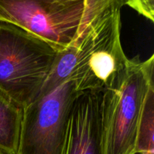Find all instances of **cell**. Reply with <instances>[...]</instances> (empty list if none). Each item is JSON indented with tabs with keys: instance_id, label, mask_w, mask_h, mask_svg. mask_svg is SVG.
Wrapping results in <instances>:
<instances>
[{
	"instance_id": "obj_7",
	"label": "cell",
	"mask_w": 154,
	"mask_h": 154,
	"mask_svg": "<svg viewBox=\"0 0 154 154\" xmlns=\"http://www.w3.org/2000/svg\"><path fill=\"white\" fill-rule=\"evenodd\" d=\"M23 108L0 93V153L17 154Z\"/></svg>"
},
{
	"instance_id": "obj_1",
	"label": "cell",
	"mask_w": 154,
	"mask_h": 154,
	"mask_svg": "<svg viewBox=\"0 0 154 154\" xmlns=\"http://www.w3.org/2000/svg\"><path fill=\"white\" fill-rule=\"evenodd\" d=\"M125 5V0H114L58 53L55 66L79 93L103 91L124 68L128 58L122 48L120 29Z\"/></svg>"
},
{
	"instance_id": "obj_6",
	"label": "cell",
	"mask_w": 154,
	"mask_h": 154,
	"mask_svg": "<svg viewBox=\"0 0 154 154\" xmlns=\"http://www.w3.org/2000/svg\"><path fill=\"white\" fill-rule=\"evenodd\" d=\"M102 92L80 93L68 118L61 154H103Z\"/></svg>"
},
{
	"instance_id": "obj_4",
	"label": "cell",
	"mask_w": 154,
	"mask_h": 154,
	"mask_svg": "<svg viewBox=\"0 0 154 154\" xmlns=\"http://www.w3.org/2000/svg\"><path fill=\"white\" fill-rule=\"evenodd\" d=\"M58 53L20 27L0 22V93L23 108L39 93Z\"/></svg>"
},
{
	"instance_id": "obj_3",
	"label": "cell",
	"mask_w": 154,
	"mask_h": 154,
	"mask_svg": "<svg viewBox=\"0 0 154 154\" xmlns=\"http://www.w3.org/2000/svg\"><path fill=\"white\" fill-rule=\"evenodd\" d=\"M114 0H0V22L20 27L64 51Z\"/></svg>"
},
{
	"instance_id": "obj_8",
	"label": "cell",
	"mask_w": 154,
	"mask_h": 154,
	"mask_svg": "<svg viewBox=\"0 0 154 154\" xmlns=\"http://www.w3.org/2000/svg\"><path fill=\"white\" fill-rule=\"evenodd\" d=\"M154 84L150 86L143 106L138 128L135 152L154 154Z\"/></svg>"
},
{
	"instance_id": "obj_2",
	"label": "cell",
	"mask_w": 154,
	"mask_h": 154,
	"mask_svg": "<svg viewBox=\"0 0 154 154\" xmlns=\"http://www.w3.org/2000/svg\"><path fill=\"white\" fill-rule=\"evenodd\" d=\"M154 55L144 61L128 59L111 85L102 92L103 154H136L143 106L153 81Z\"/></svg>"
},
{
	"instance_id": "obj_5",
	"label": "cell",
	"mask_w": 154,
	"mask_h": 154,
	"mask_svg": "<svg viewBox=\"0 0 154 154\" xmlns=\"http://www.w3.org/2000/svg\"><path fill=\"white\" fill-rule=\"evenodd\" d=\"M79 93L71 79L47 78L38 96L23 108L17 154H61L68 118Z\"/></svg>"
},
{
	"instance_id": "obj_10",
	"label": "cell",
	"mask_w": 154,
	"mask_h": 154,
	"mask_svg": "<svg viewBox=\"0 0 154 154\" xmlns=\"http://www.w3.org/2000/svg\"><path fill=\"white\" fill-rule=\"evenodd\" d=\"M0 154H3V153H0Z\"/></svg>"
},
{
	"instance_id": "obj_9",
	"label": "cell",
	"mask_w": 154,
	"mask_h": 154,
	"mask_svg": "<svg viewBox=\"0 0 154 154\" xmlns=\"http://www.w3.org/2000/svg\"><path fill=\"white\" fill-rule=\"evenodd\" d=\"M125 4L136 11L139 14L154 20V0H125Z\"/></svg>"
}]
</instances>
